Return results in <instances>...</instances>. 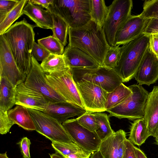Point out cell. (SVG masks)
Wrapping results in <instances>:
<instances>
[{"label": "cell", "mask_w": 158, "mask_h": 158, "mask_svg": "<svg viewBox=\"0 0 158 158\" xmlns=\"http://www.w3.org/2000/svg\"><path fill=\"white\" fill-rule=\"evenodd\" d=\"M68 46L77 48L92 57L100 66H103L110 47L102 28L91 20L81 27H69Z\"/></svg>", "instance_id": "1"}, {"label": "cell", "mask_w": 158, "mask_h": 158, "mask_svg": "<svg viewBox=\"0 0 158 158\" xmlns=\"http://www.w3.org/2000/svg\"><path fill=\"white\" fill-rule=\"evenodd\" d=\"M35 26L24 18L12 25L2 35L18 67L26 76L30 68L31 52L35 42Z\"/></svg>", "instance_id": "2"}, {"label": "cell", "mask_w": 158, "mask_h": 158, "mask_svg": "<svg viewBox=\"0 0 158 158\" xmlns=\"http://www.w3.org/2000/svg\"><path fill=\"white\" fill-rule=\"evenodd\" d=\"M149 37L142 34L121 48L120 60L114 70L123 83L135 78L142 59L149 48Z\"/></svg>", "instance_id": "3"}, {"label": "cell", "mask_w": 158, "mask_h": 158, "mask_svg": "<svg viewBox=\"0 0 158 158\" xmlns=\"http://www.w3.org/2000/svg\"><path fill=\"white\" fill-rule=\"evenodd\" d=\"M128 87L131 94L121 103L106 110L109 113V117L131 121L143 118L149 93L141 85L134 84Z\"/></svg>", "instance_id": "4"}, {"label": "cell", "mask_w": 158, "mask_h": 158, "mask_svg": "<svg viewBox=\"0 0 158 158\" xmlns=\"http://www.w3.org/2000/svg\"><path fill=\"white\" fill-rule=\"evenodd\" d=\"M91 0H54L50 8L60 16L69 27L84 25L91 20Z\"/></svg>", "instance_id": "5"}, {"label": "cell", "mask_w": 158, "mask_h": 158, "mask_svg": "<svg viewBox=\"0 0 158 158\" xmlns=\"http://www.w3.org/2000/svg\"><path fill=\"white\" fill-rule=\"evenodd\" d=\"M76 83L86 81L101 87L108 93L113 91L123 83L114 69L105 66L97 68H71Z\"/></svg>", "instance_id": "6"}, {"label": "cell", "mask_w": 158, "mask_h": 158, "mask_svg": "<svg viewBox=\"0 0 158 158\" xmlns=\"http://www.w3.org/2000/svg\"><path fill=\"white\" fill-rule=\"evenodd\" d=\"M133 5L132 0H114L108 7V13L102 28L110 47L116 46V34L131 15Z\"/></svg>", "instance_id": "7"}, {"label": "cell", "mask_w": 158, "mask_h": 158, "mask_svg": "<svg viewBox=\"0 0 158 158\" xmlns=\"http://www.w3.org/2000/svg\"><path fill=\"white\" fill-rule=\"evenodd\" d=\"M28 110L38 132L51 141L73 142L62 124L57 120L42 111L31 109Z\"/></svg>", "instance_id": "8"}, {"label": "cell", "mask_w": 158, "mask_h": 158, "mask_svg": "<svg viewBox=\"0 0 158 158\" xmlns=\"http://www.w3.org/2000/svg\"><path fill=\"white\" fill-rule=\"evenodd\" d=\"M24 82L28 87L42 94L48 102H68L48 83L46 73L33 56L30 70Z\"/></svg>", "instance_id": "9"}, {"label": "cell", "mask_w": 158, "mask_h": 158, "mask_svg": "<svg viewBox=\"0 0 158 158\" xmlns=\"http://www.w3.org/2000/svg\"><path fill=\"white\" fill-rule=\"evenodd\" d=\"M48 83L68 102L85 108L71 69L50 74L46 73Z\"/></svg>", "instance_id": "10"}, {"label": "cell", "mask_w": 158, "mask_h": 158, "mask_svg": "<svg viewBox=\"0 0 158 158\" xmlns=\"http://www.w3.org/2000/svg\"><path fill=\"white\" fill-rule=\"evenodd\" d=\"M62 125L73 142L82 150L90 153L99 150L102 140L96 132L83 127L76 118L68 119Z\"/></svg>", "instance_id": "11"}, {"label": "cell", "mask_w": 158, "mask_h": 158, "mask_svg": "<svg viewBox=\"0 0 158 158\" xmlns=\"http://www.w3.org/2000/svg\"><path fill=\"white\" fill-rule=\"evenodd\" d=\"M87 111H106L105 105L108 92L99 86L86 81L76 83Z\"/></svg>", "instance_id": "12"}, {"label": "cell", "mask_w": 158, "mask_h": 158, "mask_svg": "<svg viewBox=\"0 0 158 158\" xmlns=\"http://www.w3.org/2000/svg\"><path fill=\"white\" fill-rule=\"evenodd\" d=\"M7 78L15 87L24 82L26 76L20 71L3 35H0V77Z\"/></svg>", "instance_id": "13"}, {"label": "cell", "mask_w": 158, "mask_h": 158, "mask_svg": "<svg viewBox=\"0 0 158 158\" xmlns=\"http://www.w3.org/2000/svg\"><path fill=\"white\" fill-rule=\"evenodd\" d=\"M15 105L43 112L49 102L41 94L27 86L24 82L15 87Z\"/></svg>", "instance_id": "14"}, {"label": "cell", "mask_w": 158, "mask_h": 158, "mask_svg": "<svg viewBox=\"0 0 158 158\" xmlns=\"http://www.w3.org/2000/svg\"><path fill=\"white\" fill-rule=\"evenodd\" d=\"M147 21L139 15H131L117 31L116 45H123L138 37L143 32Z\"/></svg>", "instance_id": "15"}, {"label": "cell", "mask_w": 158, "mask_h": 158, "mask_svg": "<svg viewBox=\"0 0 158 158\" xmlns=\"http://www.w3.org/2000/svg\"><path fill=\"white\" fill-rule=\"evenodd\" d=\"M139 85L149 86L158 80V58L148 48L135 77Z\"/></svg>", "instance_id": "16"}, {"label": "cell", "mask_w": 158, "mask_h": 158, "mask_svg": "<svg viewBox=\"0 0 158 158\" xmlns=\"http://www.w3.org/2000/svg\"><path fill=\"white\" fill-rule=\"evenodd\" d=\"M126 133L120 129L102 141L99 150L104 158H123Z\"/></svg>", "instance_id": "17"}, {"label": "cell", "mask_w": 158, "mask_h": 158, "mask_svg": "<svg viewBox=\"0 0 158 158\" xmlns=\"http://www.w3.org/2000/svg\"><path fill=\"white\" fill-rule=\"evenodd\" d=\"M86 112L85 108L69 102H49L43 112L62 124L70 118L80 116Z\"/></svg>", "instance_id": "18"}, {"label": "cell", "mask_w": 158, "mask_h": 158, "mask_svg": "<svg viewBox=\"0 0 158 158\" xmlns=\"http://www.w3.org/2000/svg\"><path fill=\"white\" fill-rule=\"evenodd\" d=\"M150 136L158 135V86L149 93L143 118Z\"/></svg>", "instance_id": "19"}, {"label": "cell", "mask_w": 158, "mask_h": 158, "mask_svg": "<svg viewBox=\"0 0 158 158\" xmlns=\"http://www.w3.org/2000/svg\"><path fill=\"white\" fill-rule=\"evenodd\" d=\"M23 13L33 21L36 26L44 29H53V18L51 11L44 10L28 0L23 9Z\"/></svg>", "instance_id": "20"}, {"label": "cell", "mask_w": 158, "mask_h": 158, "mask_svg": "<svg viewBox=\"0 0 158 158\" xmlns=\"http://www.w3.org/2000/svg\"><path fill=\"white\" fill-rule=\"evenodd\" d=\"M70 68H97L100 66L92 57L81 50L68 45L63 53Z\"/></svg>", "instance_id": "21"}, {"label": "cell", "mask_w": 158, "mask_h": 158, "mask_svg": "<svg viewBox=\"0 0 158 158\" xmlns=\"http://www.w3.org/2000/svg\"><path fill=\"white\" fill-rule=\"evenodd\" d=\"M8 114L15 124L27 130L35 131L33 121L27 108L16 105L8 111Z\"/></svg>", "instance_id": "22"}, {"label": "cell", "mask_w": 158, "mask_h": 158, "mask_svg": "<svg viewBox=\"0 0 158 158\" xmlns=\"http://www.w3.org/2000/svg\"><path fill=\"white\" fill-rule=\"evenodd\" d=\"M0 109L8 111L15 105V90L9 80L0 77Z\"/></svg>", "instance_id": "23"}, {"label": "cell", "mask_w": 158, "mask_h": 158, "mask_svg": "<svg viewBox=\"0 0 158 158\" xmlns=\"http://www.w3.org/2000/svg\"><path fill=\"white\" fill-rule=\"evenodd\" d=\"M150 136L143 118L136 119L131 123L128 139L134 145L141 146Z\"/></svg>", "instance_id": "24"}, {"label": "cell", "mask_w": 158, "mask_h": 158, "mask_svg": "<svg viewBox=\"0 0 158 158\" xmlns=\"http://www.w3.org/2000/svg\"><path fill=\"white\" fill-rule=\"evenodd\" d=\"M40 65L46 73L52 74L62 72L70 69L63 54L57 55L50 54L42 61Z\"/></svg>", "instance_id": "25"}, {"label": "cell", "mask_w": 158, "mask_h": 158, "mask_svg": "<svg viewBox=\"0 0 158 158\" xmlns=\"http://www.w3.org/2000/svg\"><path fill=\"white\" fill-rule=\"evenodd\" d=\"M130 89L123 83L112 92L108 93L105 105L106 110L121 103L126 100L132 94Z\"/></svg>", "instance_id": "26"}, {"label": "cell", "mask_w": 158, "mask_h": 158, "mask_svg": "<svg viewBox=\"0 0 158 158\" xmlns=\"http://www.w3.org/2000/svg\"><path fill=\"white\" fill-rule=\"evenodd\" d=\"M53 16V28L52 30L53 36L65 46L67 43L69 26L66 22L51 8Z\"/></svg>", "instance_id": "27"}, {"label": "cell", "mask_w": 158, "mask_h": 158, "mask_svg": "<svg viewBox=\"0 0 158 158\" xmlns=\"http://www.w3.org/2000/svg\"><path fill=\"white\" fill-rule=\"evenodd\" d=\"M109 12L104 0H92L91 3V20L102 27Z\"/></svg>", "instance_id": "28"}, {"label": "cell", "mask_w": 158, "mask_h": 158, "mask_svg": "<svg viewBox=\"0 0 158 158\" xmlns=\"http://www.w3.org/2000/svg\"><path fill=\"white\" fill-rule=\"evenodd\" d=\"M28 0H19L17 5L0 23V35H2L14 22L23 15V10Z\"/></svg>", "instance_id": "29"}, {"label": "cell", "mask_w": 158, "mask_h": 158, "mask_svg": "<svg viewBox=\"0 0 158 158\" xmlns=\"http://www.w3.org/2000/svg\"><path fill=\"white\" fill-rule=\"evenodd\" d=\"M94 114L97 125L96 132L99 139L102 141L114 131L111 127L109 116L106 114L102 112H95Z\"/></svg>", "instance_id": "30"}, {"label": "cell", "mask_w": 158, "mask_h": 158, "mask_svg": "<svg viewBox=\"0 0 158 158\" xmlns=\"http://www.w3.org/2000/svg\"><path fill=\"white\" fill-rule=\"evenodd\" d=\"M38 43L50 54L62 55L64 53V45L53 36L50 35L39 39Z\"/></svg>", "instance_id": "31"}, {"label": "cell", "mask_w": 158, "mask_h": 158, "mask_svg": "<svg viewBox=\"0 0 158 158\" xmlns=\"http://www.w3.org/2000/svg\"><path fill=\"white\" fill-rule=\"evenodd\" d=\"M52 146L53 148L63 156L76 152L81 149L76 143H63L52 141Z\"/></svg>", "instance_id": "32"}, {"label": "cell", "mask_w": 158, "mask_h": 158, "mask_svg": "<svg viewBox=\"0 0 158 158\" xmlns=\"http://www.w3.org/2000/svg\"><path fill=\"white\" fill-rule=\"evenodd\" d=\"M119 46L110 47L106 56L103 66L114 69L120 59L121 48Z\"/></svg>", "instance_id": "33"}, {"label": "cell", "mask_w": 158, "mask_h": 158, "mask_svg": "<svg viewBox=\"0 0 158 158\" xmlns=\"http://www.w3.org/2000/svg\"><path fill=\"white\" fill-rule=\"evenodd\" d=\"M144 19H158V0H146L143 3V10L139 15Z\"/></svg>", "instance_id": "34"}, {"label": "cell", "mask_w": 158, "mask_h": 158, "mask_svg": "<svg viewBox=\"0 0 158 158\" xmlns=\"http://www.w3.org/2000/svg\"><path fill=\"white\" fill-rule=\"evenodd\" d=\"M76 119L79 123L84 127L92 132H96L97 125L94 113L87 111Z\"/></svg>", "instance_id": "35"}, {"label": "cell", "mask_w": 158, "mask_h": 158, "mask_svg": "<svg viewBox=\"0 0 158 158\" xmlns=\"http://www.w3.org/2000/svg\"><path fill=\"white\" fill-rule=\"evenodd\" d=\"M7 111L0 109V134H6L15 124L9 118Z\"/></svg>", "instance_id": "36"}, {"label": "cell", "mask_w": 158, "mask_h": 158, "mask_svg": "<svg viewBox=\"0 0 158 158\" xmlns=\"http://www.w3.org/2000/svg\"><path fill=\"white\" fill-rule=\"evenodd\" d=\"M19 0H0V23L17 5Z\"/></svg>", "instance_id": "37"}, {"label": "cell", "mask_w": 158, "mask_h": 158, "mask_svg": "<svg viewBox=\"0 0 158 158\" xmlns=\"http://www.w3.org/2000/svg\"><path fill=\"white\" fill-rule=\"evenodd\" d=\"M50 53L45 48L35 42L31 52V56L37 61H43L47 58Z\"/></svg>", "instance_id": "38"}, {"label": "cell", "mask_w": 158, "mask_h": 158, "mask_svg": "<svg viewBox=\"0 0 158 158\" xmlns=\"http://www.w3.org/2000/svg\"><path fill=\"white\" fill-rule=\"evenodd\" d=\"M156 33H158V19L150 18L148 19L142 34L149 37L150 35Z\"/></svg>", "instance_id": "39"}, {"label": "cell", "mask_w": 158, "mask_h": 158, "mask_svg": "<svg viewBox=\"0 0 158 158\" xmlns=\"http://www.w3.org/2000/svg\"><path fill=\"white\" fill-rule=\"evenodd\" d=\"M18 144L23 158H31L30 148L31 142L30 140L27 137H24Z\"/></svg>", "instance_id": "40"}, {"label": "cell", "mask_w": 158, "mask_h": 158, "mask_svg": "<svg viewBox=\"0 0 158 158\" xmlns=\"http://www.w3.org/2000/svg\"><path fill=\"white\" fill-rule=\"evenodd\" d=\"M134 146L128 139H125L123 158H137Z\"/></svg>", "instance_id": "41"}, {"label": "cell", "mask_w": 158, "mask_h": 158, "mask_svg": "<svg viewBox=\"0 0 158 158\" xmlns=\"http://www.w3.org/2000/svg\"><path fill=\"white\" fill-rule=\"evenodd\" d=\"M149 49L158 58V33L149 37Z\"/></svg>", "instance_id": "42"}, {"label": "cell", "mask_w": 158, "mask_h": 158, "mask_svg": "<svg viewBox=\"0 0 158 158\" xmlns=\"http://www.w3.org/2000/svg\"><path fill=\"white\" fill-rule=\"evenodd\" d=\"M30 1L34 5L40 6L50 10L51 6L53 4L54 0H30Z\"/></svg>", "instance_id": "43"}, {"label": "cell", "mask_w": 158, "mask_h": 158, "mask_svg": "<svg viewBox=\"0 0 158 158\" xmlns=\"http://www.w3.org/2000/svg\"><path fill=\"white\" fill-rule=\"evenodd\" d=\"M91 154L81 149L76 152L63 156L65 158H90Z\"/></svg>", "instance_id": "44"}, {"label": "cell", "mask_w": 158, "mask_h": 158, "mask_svg": "<svg viewBox=\"0 0 158 158\" xmlns=\"http://www.w3.org/2000/svg\"><path fill=\"white\" fill-rule=\"evenodd\" d=\"M134 149L137 158H147L143 152L140 148L134 146Z\"/></svg>", "instance_id": "45"}, {"label": "cell", "mask_w": 158, "mask_h": 158, "mask_svg": "<svg viewBox=\"0 0 158 158\" xmlns=\"http://www.w3.org/2000/svg\"><path fill=\"white\" fill-rule=\"evenodd\" d=\"M90 158H104L99 150L94 152L91 156Z\"/></svg>", "instance_id": "46"}, {"label": "cell", "mask_w": 158, "mask_h": 158, "mask_svg": "<svg viewBox=\"0 0 158 158\" xmlns=\"http://www.w3.org/2000/svg\"><path fill=\"white\" fill-rule=\"evenodd\" d=\"M51 158H65L63 156L57 152L54 153L49 154Z\"/></svg>", "instance_id": "47"}, {"label": "cell", "mask_w": 158, "mask_h": 158, "mask_svg": "<svg viewBox=\"0 0 158 158\" xmlns=\"http://www.w3.org/2000/svg\"><path fill=\"white\" fill-rule=\"evenodd\" d=\"M0 158H9L7 155L6 152L0 154Z\"/></svg>", "instance_id": "48"}, {"label": "cell", "mask_w": 158, "mask_h": 158, "mask_svg": "<svg viewBox=\"0 0 158 158\" xmlns=\"http://www.w3.org/2000/svg\"><path fill=\"white\" fill-rule=\"evenodd\" d=\"M154 143L158 145V135L155 137Z\"/></svg>", "instance_id": "49"}]
</instances>
